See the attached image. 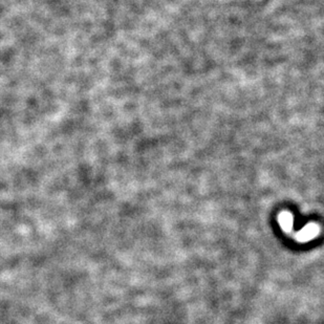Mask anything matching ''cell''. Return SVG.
<instances>
[{
  "label": "cell",
  "instance_id": "cell-1",
  "mask_svg": "<svg viewBox=\"0 0 324 324\" xmlns=\"http://www.w3.org/2000/svg\"><path fill=\"white\" fill-rule=\"evenodd\" d=\"M320 228L317 225L315 224H309L307 226H305V228H303L300 232L297 233V239L301 243H305V241L311 240L313 238H315L317 235L319 234Z\"/></svg>",
  "mask_w": 324,
  "mask_h": 324
},
{
  "label": "cell",
  "instance_id": "cell-2",
  "mask_svg": "<svg viewBox=\"0 0 324 324\" xmlns=\"http://www.w3.org/2000/svg\"><path fill=\"white\" fill-rule=\"evenodd\" d=\"M278 219H279V224L282 229L286 232L292 231L294 219H293V215L291 214V213H288V212L281 213Z\"/></svg>",
  "mask_w": 324,
  "mask_h": 324
}]
</instances>
